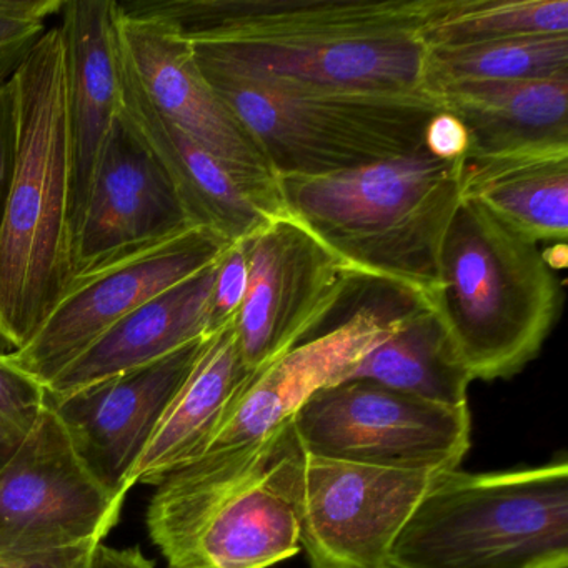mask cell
Returning a JSON list of instances; mask_svg holds the SVG:
<instances>
[{
	"instance_id": "obj_19",
	"label": "cell",
	"mask_w": 568,
	"mask_h": 568,
	"mask_svg": "<svg viewBox=\"0 0 568 568\" xmlns=\"http://www.w3.org/2000/svg\"><path fill=\"white\" fill-rule=\"evenodd\" d=\"M215 264L155 295L112 325L45 387L48 397H64L102 378L168 357L199 338L211 337L209 304Z\"/></svg>"
},
{
	"instance_id": "obj_20",
	"label": "cell",
	"mask_w": 568,
	"mask_h": 568,
	"mask_svg": "<svg viewBox=\"0 0 568 568\" xmlns=\"http://www.w3.org/2000/svg\"><path fill=\"white\" fill-rule=\"evenodd\" d=\"M462 197L477 202L530 241L568 237V144H538L470 155Z\"/></svg>"
},
{
	"instance_id": "obj_12",
	"label": "cell",
	"mask_w": 568,
	"mask_h": 568,
	"mask_svg": "<svg viewBox=\"0 0 568 568\" xmlns=\"http://www.w3.org/2000/svg\"><path fill=\"white\" fill-rule=\"evenodd\" d=\"M435 475L305 455L295 507L312 568H392V547Z\"/></svg>"
},
{
	"instance_id": "obj_32",
	"label": "cell",
	"mask_w": 568,
	"mask_h": 568,
	"mask_svg": "<svg viewBox=\"0 0 568 568\" xmlns=\"http://www.w3.org/2000/svg\"><path fill=\"white\" fill-rule=\"evenodd\" d=\"M91 568H154L141 548H114L99 544L92 554Z\"/></svg>"
},
{
	"instance_id": "obj_33",
	"label": "cell",
	"mask_w": 568,
	"mask_h": 568,
	"mask_svg": "<svg viewBox=\"0 0 568 568\" xmlns=\"http://www.w3.org/2000/svg\"><path fill=\"white\" fill-rule=\"evenodd\" d=\"M22 440H24V438L0 432V468L8 464L9 458L14 455V452L18 450L19 444H21Z\"/></svg>"
},
{
	"instance_id": "obj_30",
	"label": "cell",
	"mask_w": 568,
	"mask_h": 568,
	"mask_svg": "<svg viewBox=\"0 0 568 568\" xmlns=\"http://www.w3.org/2000/svg\"><path fill=\"white\" fill-rule=\"evenodd\" d=\"M99 544L72 545L48 550L0 551V568H91Z\"/></svg>"
},
{
	"instance_id": "obj_25",
	"label": "cell",
	"mask_w": 568,
	"mask_h": 568,
	"mask_svg": "<svg viewBox=\"0 0 568 568\" xmlns=\"http://www.w3.org/2000/svg\"><path fill=\"white\" fill-rule=\"evenodd\" d=\"M568 79V34L428 49V88L455 81Z\"/></svg>"
},
{
	"instance_id": "obj_23",
	"label": "cell",
	"mask_w": 568,
	"mask_h": 568,
	"mask_svg": "<svg viewBox=\"0 0 568 568\" xmlns=\"http://www.w3.org/2000/svg\"><path fill=\"white\" fill-rule=\"evenodd\" d=\"M348 378H365L404 394L445 405L467 407L471 377L448 341L437 315L415 301L355 365Z\"/></svg>"
},
{
	"instance_id": "obj_14",
	"label": "cell",
	"mask_w": 568,
	"mask_h": 568,
	"mask_svg": "<svg viewBox=\"0 0 568 568\" xmlns=\"http://www.w3.org/2000/svg\"><path fill=\"white\" fill-rule=\"evenodd\" d=\"M192 227L168 171L122 104L75 229L74 277Z\"/></svg>"
},
{
	"instance_id": "obj_28",
	"label": "cell",
	"mask_w": 568,
	"mask_h": 568,
	"mask_svg": "<svg viewBox=\"0 0 568 568\" xmlns=\"http://www.w3.org/2000/svg\"><path fill=\"white\" fill-rule=\"evenodd\" d=\"M248 261L245 241L225 248L215 264V278L209 304L211 335L232 324L241 312L247 294Z\"/></svg>"
},
{
	"instance_id": "obj_6",
	"label": "cell",
	"mask_w": 568,
	"mask_h": 568,
	"mask_svg": "<svg viewBox=\"0 0 568 568\" xmlns=\"http://www.w3.org/2000/svg\"><path fill=\"white\" fill-rule=\"evenodd\" d=\"M568 564L567 462L435 475L390 551L394 568Z\"/></svg>"
},
{
	"instance_id": "obj_29",
	"label": "cell",
	"mask_w": 568,
	"mask_h": 568,
	"mask_svg": "<svg viewBox=\"0 0 568 568\" xmlns=\"http://www.w3.org/2000/svg\"><path fill=\"white\" fill-rule=\"evenodd\" d=\"M18 109L11 82H0V224L18 161Z\"/></svg>"
},
{
	"instance_id": "obj_8",
	"label": "cell",
	"mask_w": 568,
	"mask_h": 568,
	"mask_svg": "<svg viewBox=\"0 0 568 568\" xmlns=\"http://www.w3.org/2000/svg\"><path fill=\"white\" fill-rule=\"evenodd\" d=\"M292 425L308 457L390 470H457L470 447L468 407H445L365 378L315 392Z\"/></svg>"
},
{
	"instance_id": "obj_17",
	"label": "cell",
	"mask_w": 568,
	"mask_h": 568,
	"mask_svg": "<svg viewBox=\"0 0 568 568\" xmlns=\"http://www.w3.org/2000/svg\"><path fill=\"white\" fill-rule=\"evenodd\" d=\"M121 78L125 114L164 165L192 225L209 229L229 244H235L251 237L275 217L287 214L281 192L261 191L245 184L158 112L139 84L122 48Z\"/></svg>"
},
{
	"instance_id": "obj_3",
	"label": "cell",
	"mask_w": 568,
	"mask_h": 568,
	"mask_svg": "<svg viewBox=\"0 0 568 568\" xmlns=\"http://www.w3.org/2000/svg\"><path fill=\"white\" fill-rule=\"evenodd\" d=\"M465 161L425 149L337 174L278 178L285 212L354 278H372L427 305L438 261L462 201Z\"/></svg>"
},
{
	"instance_id": "obj_1",
	"label": "cell",
	"mask_w": 568,
	"mask_h": 568,
	"mask_svg": "<svg viewBox=\"0 0 568 568\" xmlns=\"http://www.w3.org/2000/svg\"><path fill=\"white\" fill-rule=\"evenodd\" d=\"M168 26L204 74L291 88L432 92L425 0H131Z\"/></svg>"
},
{
	"instance_id": "obj_15",
	"label": "cell",
	"mask_w": 568,
	"mask_h": 568,
	"mask_svg": "<svg viewBox=\"0 0 568 568\" xmlns=\"http://www.w3.org/2000/svg\"><path fill=\"white\" fill-rule=\"evenodd\" d=\"M414 302L408 295L368 302L331 331L305 338L254 372L202 455L254 444L291 422L315 392L345 381Z\"/></svg>"
},
{
	"instance_id": "obj_22",
	"label": "cell",
	"mask_w": 568,
	"mask_h": 568,
	"mask_svg": "<svg viewBox=\"0 0 568 568\" xmlns=\"http://www.w3.org/2000/svg\"><path fill=\"white\" fill-rule=\"evenodd\" d=\"M467 129L470 155L568 144V79L455 81L432 89Z\"/></svg>"
},
{
	"instance_id": "obj_31",
	"label": "cell",
	"mask_w": 568,
	"mask_h": 568,
	"mask_svg": "<svg viewBox=\"0 0 568 568\" xmlns=\"http://www.w3.org/2000/svg\"><path fill=\"white\" fill-rule=\"evenodd\" d=\"M424 149L440 161H465L470 152V138L454 114L440 111L425 128Z\"/></svg>"
},
{
	"instance_id": "obj_5",
	"label": "cell",
	"mask_w": 568,
	"mask_h": 568,
	"mask_svg": "<svg viewBox=\"0 0 568 568\" xmlns=\"http://www.w3.org/2000/svg\"><path fill=\"white\" fill-rule=\"evenodd\" d=\"M560 297L540 244L462 197L427 307L471 381L508 378L534 361L557 321Z\"/></svg>"
},
{
	"instance_id": "obj_11",
	"label": "cell",
	"mask_w": 568,
	"mask_h": 568,
	"mask_svg": "<svg viewBox=\"0 0 568 568\" xmlns=\"http://www.w3.org/2000/svg\"><path fill=\"white\" fill-rule=\"evenodd\" d=\"M245 248L247 294L234 325L242 361L257 372L311 337L357 278L288 214L245 239Z\"/></svg>"
},
{
	"instance_id": "obj_16",
	"label": "cell",
	"mask_w": 568,
	"mask_h": 568,
	"mask_svg": "<svg viewBox=\"0 0 568 568\" xmlns=\"http://www.w3.org/2000/svg\"><path fill=\"white\" fill-rule=\"evenodd\" d=\"M119 41L158 112L245 184L281 192L261 149L205 79L182 36L159 22L124 18L119 11Z\"/></svg>"
},
{
	"instance_id": "obj_13",
	"label": "cell",
	"mask_w": 568,
	"mask_h": 568,
	"mask_svg": "<svg viewBox=\"0 0 568 568\" xmlns=\"http://www.w3.org/2000/svg\"><path fill=\"white\" fill-rule=\"evenodd\" d=\"M209 337L152 364L48 397L75 452L112 497L124 501L159 420L197 364Z\"/></svg>"
},
{
	"instance_id": "obj_10",
	"label": "cell",
	"mask_w": 568,
	"mask_h": 568,
	"mask_svg": "<svg viewBox=\"0 0 568 568\" xmlns=\"http://www.w3.org/2000/svg\"><path fill=\"white\" fill-rule=\"evenodd\" d=\"M122 505L89 470L61 418L45 404L0 468V551L102 544Z\"/></svg>"
},
{
	"instance_id": "obj_4",
	"label": "cell",
	"mask_w": 568,
	"mask_h": 568,
	"mask_svg": "<svg viewBox=\"0 0 568 568\" xmlns=\"http://www.w3.org/2000/svg\"><path fill=\"white\" fill-rule=\"evenodd\" d=\"M304 457L291 420L162 478L148 530L169 568H271L297 555L295 490Z\"/></svg>"
},
{
	"instance_id": "obj_9",
	"label": "cell",
	"mask_w": 568,
	"mask_h": 568,
	"mask_svg": "<svg viewBox=\"0 0 568 568\" xmlns=\"http://www.w3.org/2000/svg\"><path fill=\"white\" fill-rule=\"evenodd\" d=\"M229 242L204 227L112 258L75 275L28 345L12 361L48 387L112 325L219 261Z\"/></svg>"
},
{
	"instance_id": "obj_26",
	"label": "cell",
	"mask_w": 568,
	"mask_h": 568,
	"mask_svg": "<svg viewBox=\"0 0 568 568\" xmlns=\"http://www.w3.org/2000/svg\"><path fill=\"white\" fill-rule=\"evenodd\" d=\"M64 0H0V82L11 81Z\"/></svg>"
},
{
	"instance_id": "obj_7",
	"label": "cell",
	"mask_w": 568,
	"mask_h": 568,
	"mask_svg": "<svg viewBox=\"0 0 568 568\" xmlns=\"http://www.w3.org/2000/svg\"><path fill=\"white\" fill-rule=\"evenodd\" d=\"M254 139L275 178L337 174L424 149L444 111L434 92L291 88L204 74Z\"/></svg>"
},
{
	"instance_id": "obj_34",
	"label": "cell",
	"mask_w": 568,
	"mask_h": 568,
	"mask_svg": "<svg viewBox=\"0 0 568 568\" xmlns=\"http://www.w3.org/2000/svg\"><path fill=\"white\" fill-rule=\"evenodd\" d=\"M547 568H568V564L551 565V567H547Z\"/></svg>"
},
{
	"instance_id": "obj_35",
	"label": "cell",
	"mask_w": 568,
	"mask_h": 568,
	"mask_svg": "<svg viewBox=\"0 0 568 568\" xmlns=\"http://www.w3.org/2000/svg\"><path fill=\"white\" fill-rule=\"evenodd\" d=\"M317 568H347V567H317ZM394 568V567H392Z\"/></svg>"
},
{
	"instance_id": "obj_2",
	"label": "cell",
	"mask_w": 568,
	"mask_h": 568,
	"mask_svg": "<svg viewBox=\"0 0 568 568\" xmlns=\"http://www.w3.org/2000/svg\"><path fill=\"white\" fill-rule=\"evenodd\" d=\"M9 82L19 142L0 224V341L19 351L74 277L72 149L59 28L45 32Z\"/></svg>"
},
{
	"instance_id": "obj_18",
	"label": "cell",
	"mask_w": 568,
	"mask_h": 568,
	"mask_svg": "<svg viewBox=\"0 0 568 568\" xmlns=\"http://www.w3.org/2000/svg\"><path fill=\"white\" fill-rule=\"evenodd\" d=\"M59 16L65 59L75 234L109 132L122 112L119 6L115 0H64Z\"/></svg>"
},
{
	"instance_id": "obj_27",
	"label": "cell",
	"mask_w": 568,
	"mask_h": 568,
	"mask_svg": "<svg viewBox=\"0 0 568 568\" xmlns=\"http://www.w3.org/2000/svg\"><path fill=\"white\" fill-rule=\"evenodd\" d=\"M45 404L44 385L22 371L11 354H0V432L24 438Z\"/></svg>"
},
{
	"instance_id": "obj_21",
	"label": "cell",
	"mask_w": 568,
	"mask_h": 568,
	"mask_svg": "<svg viewBox=\"0 0 568 568\" xmlns=\"http://www.w3.org/2000/svg\"><path fill=\"white\" fill-rule=\"evenodd\" d=\"M252 374L242 361L234 322L212 334L139 458L134 484L158 485L201 457Z\"/></svg>"
},
{
	"instance_id": "obj_24",
	"label": "cell",
	"mask_w": 568,
	"mask_h": 568,
	"mask_svg": "<svg viewBox=\"0 0 568 568\" xmlns=\"http://www.w3.org/2000/svg\"><path fill=\"white\" fill-rule=\"evenodd\" d=\"M565 34L567 0H425L422 38L428 49Z\"/></svg>"
}]
</instances>
